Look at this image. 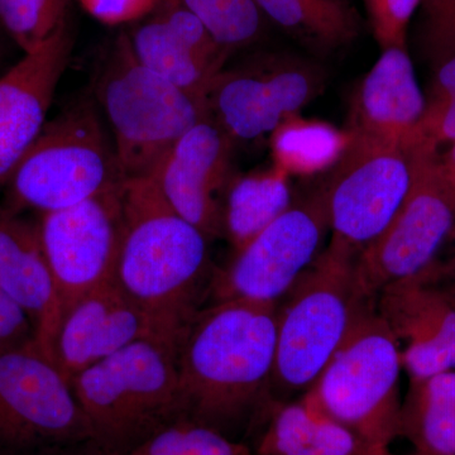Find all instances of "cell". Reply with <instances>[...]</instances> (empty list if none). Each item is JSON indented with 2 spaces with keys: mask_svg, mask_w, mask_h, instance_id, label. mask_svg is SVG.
Returning <instances> with one entry per match:
<instances>
[{
  "mask_svg": "<svg viewBox=\"0 0 455 455\" xmlns=\"http://www.w3.org/2000/svg\"><path fill=\"white\" fill-rule=\"evenodd\" d=\"M276 341L277 304L215 301L197 311L178 346L184 419L224 435L252 429L275 401Z\"/></svg>",
  "mask_w": 455,
  "mask_h": 455,
  "instance_id": "cell-1",
  "label": "cell"
},
{
  "mask_svg": "<svg viewBox=\"0 0 455 455\" xmlns=\"http://www.w3.org/2000/svg\"><path fill=\"white\" fill-rule=\"evenodd\" d=\"M124 227L114 281L173 339L209 295V239L166 202L154 179L123 181Z\"/></svg>",
  "mask_w": 455,
  "mask_h": 455,
  "instance_id": "cell-2",
  "label": "cell"
},
{
  "mask_svg": "<svg viewBox=\"0 0 455 455\" xmlns=\"http://www.w3.org/2000/svg\"><path fill=\"white\" fill-rule=\"evenodd\" d=\"M357 257L329 242L278 301L275 400L310 390L353 326L376 307L359 287Z\"/></svg>",
  "mask_w": 455,
  "mask_h": 455,
  "instance_id": "cell-3",
  "label": "cell"
},
{
  "mask_svg": "<svg viewBox=\"0 0 455 455\" xmlns=\"http://www.w3.org/2000/svg\"><path fill=\"white\" fill-rule=\"evenodd\" d=\"M94 445L125 455L157 431L184 419L178 344L147 339L131 344L71 379Z\"/></svg>",
  "mask_w": 455,
  "mask_h": 455,
  "instance_id": "cell-4",
  "label": "cell"
},
{
  "mask_svg": "<svg viewBox=\"0 0 455 455\" xmlns=\"http://www.w3.org/2000/svg\"><path fill=\"white\" fill-rule=\"evenodd\" d=\"M95 95L124 180L151 178L171 148L208 116L206 101L140 65L128 33H119L100 62Z\"/></svg>",
  "mask_w": 455,
  "mask_h": 455,
  "instance_id": "cell-5",
  "label": "cell"
},
{
  "mask_svg": "<svg viewBox=\"0 0 455 455\" xmlns=\"http://www.w3.org/2000/svg\"><path fill=\"white\" fill-rule=\"evenodd\" d=\"M124 181L113 140L94 101L47 121L5 185V205L44 212L70 208Z\"/></svg>",
  "mask_w": 455,
  "mask_h": 455,
  "instance_id": "cell-6",
  "label": "cell"
},
{
  "mask_svg": "<svg viewBox=\"0 0 455 455\" xmlns=\"http://www.w3.org/2000/svg\"><path fill=\"white\" fill-rule=\"evenodd\" d=\"M400 341L377 307L366 311L302 396L363 444L400 436Z\"/></svg>",
  "mask_w": 455,
  "mask_h": 455,
  "instance_id": "cell-7",
  "label": "cell"
},
{
  "mask_svg": "<svg viewBox=\"0 0 455 455\" xmlns=\"http://www.w3.org/2000/svg\"><path fill=\"white\" fill-rule=\"evenodd\" d=\"M92 444L70 381L36 340L0 355V455H60Z\"/></svg>",
  "mask_w": 455,
  "mask_h": 455,
  "instance_id": "cell-8",
  "label": "cell"
},
{
  "mask_svg": "<svg viewBox=\"0 0 455 455\" xmlns=\"http://www.w3.org/2000/svg\"><path fill=\"white\" fill-rule=\"evenodd\" d=\"M328 75L313 59L290 52H259L224 68L206 92L208 116L233 142H252L324 92Z\"/></svg>",
  "mask_w": 455,
  "mask_h": 455,
  "instance_id": "cell-9",
  "label": "cell"
},
{
  "mask_svg": "<svg viewBox=\"0 0 455 455\" xmlns=\"http://www.w3.org/2000/svg\"><path fill=\"white\" fill-rule=\"evenodd\" d=\"M411 187L390 226L357 257L362 292L377 301L385 287L418 274L436 259L455 232V191L439 163V154L407 152Z\"/></svg>",
  "mask_w": 455,
  "mask_h": 455,
  "instance_id": "cell-10",
  "label": "cell"
},
{
  "mask_svg": "<svg viewBox=\"0 0 455 455\" xmlns=\"http://www.w3.org/2000/svg\"><path fill=\"white\" fill-rule=\"evenodd\" d=\"M323 185L331 242L359 253L390 226L411 187L403 146L352 136Z\"/></svg>",
  "mask_w": 455,
  "mask_h": 455,
  "instance_id": "cell-11",
  "label": "cell"
},
{
  "mask_svg": "<svg viewBox=\"0 0 455 455\" xmlns=\"http://www.w3.org/2000/svg\"><path fill=\"white\" fill-rule=\"evenodd\" d=\"M331 232L323 188L296 200L223 269H215L212 302L278 304L324 251Z\"/></svg>",
  "mask_w": 455,
  "mask_h": 455,
  "instance_id": "cell-12",
  "label": "cell"
},
{
  "mask_svg": "<svg viewBox=\"0 0 455 455\" xmlns=\"http://www.w3.org/2000/svg\"><path fill=\"white\" fill-rule=\"evenodd\" d=\"M122 187L41 214L38 233L61 317L86 293L114 280L124 227Z\"/></svg>",
  "mask_w": 455,
  "mask_h": 455,
  "instance_id": "cell-13",
  "label": "cell"
},
{
  "mask_svg": "<svg viewBox=\"0 0 455 455\" xmlns=\"http://www.w3.org/2000/svg\"><path fill=\"white\" fill-rule=\"evenodd\" d=\"M377 311L397 340L410 379L455 371V253L385 287Z\"/></svg>",
  "mask_w": 455,
  "mask_h": 455,
  "instance_id": "cell-14",
  "label": "cell"
},
{
  "mask_svg": "<svg viewBox=\"0 0 455 455\" xmlns=\"http://www.w3.org/2000/svg\"><path fill=\"white\" fill-rule=\"evenodd\" d=\"M235 143L206 116L178 140L155 171L166 202L209 241L223 235V204Z\"/></svg>",
  "mask_w": 455,
  "mask_h": 455,
  "instance_id": "cell-15",
  "label": "cell"
},
{
  "mask_svg": "<svg viewBox=\"0 0 455 455\" xmlns=\"http://www.w3.org/2000/svg\"><path fill=\"white\" fill-rule=\"evenodd\" d=\"M163 339L178 344L148 314L108 281L65 311L53 341L52 358L66 379L109 358L131 344Z\"/></svg>",
  "mask_w": 455,
  "mask_h": 455,
  "instance_id": "cell-16",
  "label": "cell"
},
{
  "mask_svg": "<svg viewBox=\"0 0 455 455\" xmlns=\"http://www.w3.org/2000/svg\"><path fill=\"white\" fill-rule=\"evenodd\" d=\"M71 50L68 22L0 76V190L44 130Z\"/></svg>",
  "mask_w": 455,
  "mask_h": 455,
  "instance_id": "cell-17",
  "label": "cell"
},
{
  "mask_svg": "<svg viewBox=\"0 0 455 455\" xmlns=\"http://www.w3.org/2000/svg\"><path fill=\"white\" fill-rule=\"evenodd\" d=\"M425 106L407 47L382 50L353 97L347 132L405 147Z\"/></svg>",
  "mask_w": 455,
  "mask_h": 455,
  "instance_id": "cell-18",
  "label": "cell"
},
{
  "mask_svg": "<svg viewBox=\"0 0 455 455\" xmlns=\"http://www.w3.org/2000/svg\"><path fill=\"white\" fill-rule=\"evenodd\" d=\"M0 291L28 315L36 343L52 358L61 311L38 227L4 206H0Z\"/></svg>",
  "mask_w": 455,
  "mask_h": 455,
  "instance_id": "cell-19",
  "label": "cell"
},
{
  "mask_svg": "<svg viewBox=\"0 0 455 455\" xmlns=\"http://www.w3.org/2000/svg\"><path fill=\"white\" fill-rule=\"evenodd\" d=\"M253 455H357L362 442L304 396L276 401L254 424Z\"/></svg>",
  "mask_w": 455,
  "mask_h": 455,
  "instance_id": "cell-20",
  "label": "cell"
},
{
  "mask_svg": "<svg viewBox=\"0 0 455 455\" xmlns=\"http://www.w3.org/2000/svg\"><path fill=\"white\" fill-rule=\"evenodd\" d=\"M263 16L301 44L326 59L358 40L362 18L353 0H256Z\"/></svg>",
  "mask_w": 455,
  "mask_h": 455,
  "instance_id": "cell-21",
  "label": "cell"
},
{
  "mask_svg": "<svg viewBox=\"0 0 455 455\" xmlns=\"http://www.w3.org/2000/svg\"><path fill=\"white\" fill-rule=\"evenodd\" d=\"M293 203L289 176L275 169L233 175L223 204V235L235 253L243 250Z\"/></svg>",
  "mask_w": 455,
  "mask_h": 455,
  "instance_id": "cell-22",
  "label": "cell"
},
{
  "mask_svg": "<svg viewBox=\"0 0 455 455\" xmlns=\"http://www.w3.org/2000/svg\"><path fill=\"white\" fill-rule=\"evenodd\" d=\"M400 436L416 451L455 455V371L410 379L401 403Z\"/></svg>",
  "mask_w": 455,
  "mask_h": 455,
  "instance_id": "cell-23",
  "label": "cell"
},
{
  "mask_svg": "<svg viewBox=\"0 0 455 455\" xmlns=\"http://www.w3.org/2000/svg\"><path fill=\"white\" fill-rule=\"evenodd\" d=\"M149 16L128 35L134 56L157 76L205 100L212 80L224 68L197 55L160 18Z\"/></svg>",
  "mask_w": 455,
  "mask_h": 455,
  "instance_id": "cell-24",
  "label": "cell"
},
{
  "mask_svg": "<svg viewBox=\"0 0 455 455\" xmlns=\"http://www.w3.org/2000/svg\"><path fill=\"white\" fill-rule=\"evenodd\" d=\"M269 136L274 167L287 176H313L331 170L350 140L347 131L299 116H290Z\"/></svg>",
  "mask_w": 455,
  "mask_h": 455,
  "instance_id": "cell-25",
  "label": "cell"
},
{
  "mask_svg": "<svg viewBox=\"0 0 455 455\" xmlns=\"http://www.w3.org/2000/svg\"><path fill=\"white\" fill-rule=\"evenodd\" d=\"M224 49L251 46L262 37L268 20L256 0H182Z\"/></svg>",
  "mask_w": 455,
  "mask_h": 455,
  "instance_id": "cell-26",
  "label": "cell"
},
{
  "mask_svg": "<svg viewBox=\"0 0 455 455\" xmlns=\"http://www.w3.org/2000/svg\"><path fill=\"white\" fill-rule=\"evenodd\" d=\"M434 71L423 116L403 147L407 152L440 154L455 142V56Z\"/></svg>",
  "mask_w": 455,
  "mask_h": 455,
  "instance_id": "cell-27",
  "label": "cell"
},
{
  "mask_svg": "<svg viewBox=\"0 0 455 455\" xmlns=\"http://www.w3.org/2000/svg\"><path fill=\"white\" fill-rule=\"evenodd\" d=\"M70 0H0V27L29 53L68 22Z\"/></svg>",
  "mask_w": 455,
  "mask_h": 455,
  "instance_id": "cell-28",
  "label": "cell"
},
{
  "mask_svg": "<svg viewBox=\"0 0 455 455\" xmlns=\"http://www.w3.org/2000/svg\"><path fill=\"white\" fill-rule=\"evenodd\" d=\"M125 455H253V451L220 431L181 419Z\"/></svg>",
  "mask_w": 455,
  "mask_h": 455,
  "instance_id": "cell-29",
  "label": "cell"
},
{
  "mask_svg": "<svg viewBox=\"0 0 455 455\" xmlns=\"http://www.w3.org/2000/svg\"><path fill=\"white\" fill-rule=\"evenodd\" d=\"M421 0H364L374 40L381 50L406 47L407 27Z\"/></svg>",
  "mask_w": 455,
  "mask_h": 455,
  "instance_id": "cell-30",
  "label": "cell"
},
{
  "mask_svg": "<svg viewBox=\"0 0 455 455\" xmlns=\"http://www.w3.org/2000/svg\"><path fill=\"white\" fill-rule=\"evenodd\" d=\"M83 8L108 26L125 25L148 17L161 0H79Z\"/></svg>",
  "mask_w": 455,
  "mask_h": 455,
  "instance_id": "cell-31",
  "label": "cell"
},
{
  "mask_svg": "<svg viewBox=\"0 0 455 455\" xmlns=\"http://www.w3.org/2000/svg\"><path fill=\"white\" fill-rule=\"evenodd\" d=\"M35 340V328L28 315L0 291V355Z\"/></svg>",
  "mask_w": 455,
  "mask_h": 455,
  "instance_id": "cell-32",
  "label": "cell"
},
{
  "mask_svg": "<svg viewBox=\"0 0 455 455\" xmlns=\"http://www.w3.org/2000/svg\"><path fill=\"white\" fill-rule=\"evenodd\" d=\"M453 0H421L420 49L423 55L438 37L447 20Z\"/></svg>",
  "mask_w": 455,
  "mask_h": 455,
  "instance_id": "cell-33",
  "label": "cell"
},
{
  "mask_svg": "<svg viewBox=\"0 0 455 455\" xmlns=\"http://www.w3.org/2000/svg\"><path fill=\"white\" fill-rule=\"evenodd\" d=\"M423 56L434 70L455 56V0L451 3V11L442 31Z\"/></svg>",
  "mask_w": 455,
  "mask_h": 455,
  "instance_id": "cell-34",
  "label": "cell"
},
{
  "mask_svg": "<svg viewBox=\"0 0 455 455\" xmlns=\"http://www.w3.org/2000/svg\"><path fill=\"white\" fill-rule=\"evenodd\" d=\"M439 163L445 179L455 191V142L451 143L447 152L439 154Z\"/></svg>",
  "mask_w": 455,
  "mask_h": 455,
  "instance_id": "cell-35",
  "label": "cell"
},
{
  "mask_svg": "<svg viewBox=\"0 0 455 455\" xmlns=\"http://www.w3.org/2000/svg\"><path fill=\"white\" fill-rule=\"evenodd\" d=\"M357 455H394L387 445L363 444L362 443Z\"/></svg>",
  "mask_w": 455,
  "mask_h": 455,
  "instance_id": "cell-36",
  "label": "cell"
},
{
  "mask_svg": "<svg viewBox=\"0 0 455 455\" xmlns=\"http://www.w3.org/2000/svg\"><path fill=\"white\" fill-rule=\"evenodd\" d=\"M60 455H109L107 453H104L103 451H100L98 447H95V445H86V447L75 449V451H66V453H62Z\"/></svg>",
  "mask_w": 455,
  "mask_h": 455,
  "instance_id": "cell-37",
  "label": "cell"
},
{
  "mask_svg": "<svg viewBox=\"0 0 455 455\" xmlns=\"http://www.w3.org/2000/svg\"><path fill=\"white\" fill-rule=\"evenodd\" d=\"M411 455H435V454H427V453H421V451H414Z\"/></svg>",
  "mask_w": 455,
  "mask_h": 455,
  "instance_id": "cell-38",
  "label": "cell"
},
{
  "mask_svg": "<svg viewBox=\"0 0 455 455\" xmlns=\"http://www.w3.org/2000/svg\"><path fill=\"white\" fill-rule=\"evenodd\" d=\"M0 29H3L2 27H0Z\"/></svg>",
  "mask_w": 455,
  "mask_h": 455,
  "instance_id": "cell-39",
  "label": "cell"
}]
</instances>
